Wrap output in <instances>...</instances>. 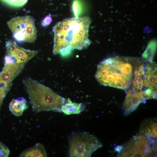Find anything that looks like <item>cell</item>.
<instances>
[{"label":"cell","instance_id":"52a82bcc","mask_svg":"<svg viewBox=\"0 0 157 157\" xmlns=\"http://www.w3.org/2000/svg\"><path fill=\"white\" fill-rule=\"evenodd\" d=\"M6 55L10 56L18 62L26 64L35 56L38 53L37 51L25 49L17 45L16 42L8 40L6 42Z\"/></svg>","mask_w":157,"mask_h":157},{"label":"cell","instance_id":"7c38bea8","mask_svg":"<svg viewBox=\"0 0 157 157\" xmlns=\"http://www.w3.org/2000/svg\"><path fill=\"white\" fill-rule=\"evenodd\" d=\"M47 154L44 146L41 144L37 143L31 147L23 151L20 154V157H47Z\"/></svg>","mask_w":157,"mask_h":157},{"label":"cell","instance_id":"5bb4252c","mask_svg":"<svg viewBox=\"0 0 157 157\" xmlns=\"http://www.w3.org/2000/svg\"><path fill=\"white\" fill-rule=\"evenodd\" d=\"M6 4L15 7L23 6L27 1L28 0H1Z\"/></svg>","mask_w":157,"mask_h":157},{"label":"cell","instance_id":"2e32d148","mask_svg":"<svg viewBox=\"0 0 157 157\" xmlns=\"http://www.w3.org/2000/svg\"><path fill=\"white\" fill-rule=\"evenodd\" d=\"M8 92L4 88L0 86V109L4 98Z\"/></svg>","mask_w":157,"mask_h":157},{"label":"cell","instance_id":"d6986e66","mask_svg":"<svg viewBox=\"0 0 157 157\" xmlns=\"http://www.w3.org/2000/svg\"><path fill=\"white\" fill-rule=\"evenodd\" d=\"M123 148V146L121 145H118L115 148V150L119 153L122 150Z\"/></svg>","mask_w":157,"mask_h":157},{"label":"cell","instance_id":"7a4b0ae2","mask_svg":"<svg viewBox=\"0 0 157 157\" xmlns=\"http://www.w3.org/2000/svg\"><path fill=\"white\" fill-rule=\"evenodd\" d=\"M133 70V58H109L98 65L95 77L101 85L127 90L131 86Z\"/></svg>","mask_w":157,"mask_h":157},{"label":"cell","instance_id":"4fadbf2b","mask_svg":"<svg viewBox=\"0 0 157 157\" xmlns=\"http://www.w3.org/2000/svg\"><path fill=\"white\" fill-rule=\"evenodd\" d=\"M147 121L142 126L140 131L147 138H156L157 123L154 121Z\"/></svg>","mask_w":157,"mask_h":157},{"label":"cell","instance_id":"e0dca14e","mask_svg":"<svg viewBox=\"0 0 157 157\" xmlns=\"http://www.w3.org/2000/svg\"><path fill=\"white\" fill-rule=\"evenodd\" d=\"M52 20L51 17L49 16H47L44 18L43 20L42 24L43 26H46L49 25Z\"/></svg>","mask_w":157,"mask_h":157},{"label":"cell","instance_id":"ac0fdd59","mask_svg":"<svg viewBox=\"0 0 157 157\" xmlns=\"http://www.w3.org/2000/svg\"><path fill=\"white\" fill-rule=\"evenodd\" d=\"M73 8L75 15H77V13L79 12L80 8L78 3L76 1H74L73 2Z\"/></svg>","mask_w":157,"mask_h":157},{"label":"cell","instance_id":"30bf717a","mask_svg":"<svg viewBox=\"0 0 157 157\" xmlns=\"http://www.w3.org/2000/svg\"><path fill=\"white\" fill-rule=\"evenodd\" d=\"M26 103V100L23 97L13 99L9 104L10 110L14 115L20 116L28 107Z\"/></svg>","mask_w":157,"mask_h":157},{"label":"cell","instance_id":"8992f818","mask_svg":"<svg viewBox=\"0 0 157 157\" xmlns=\"http://www.w3.org/2000/svg\"><path fill=\"white\" fill-rule=\"evenodd\" d=\"M156 140H149L142 134L136 136L123 147L119 153L124 157H145L151 156V152L156 151Z\"/></svg>","mask_w":157,"mask_h":157},{"label":"cell","instance_id":"9a60e30c","mask_svg":"<svg viewBox=\"0 0 157 157\" xmlns=\"http://www.w3.org/2000/svg\"><path fill=\"white\" fill-rule=\"evenodd\" d=\"M10 153L8 148L0 142V157H7Z\"/></svg>","mask_w":157,"mask_h":157},{"label":"cell","instance_id":"8fae6325","mask_svg":"<svg viewBox=\"0 0 157 157\" xmlns=\"http://www.w3.org/2000/svg\"><path fill=\"white\" fill-rule=\"evenodd\" d=\"M85 106L83 103H73L69 98L61 107L62 112L67 115L78 114L83 111Z\"/></svg>","mask_w":157,"mask_h":157},{"label":"cell","instance_id":"3957f363","mask_svg":"<svg viewBox=\"0 0 157 157\" xmlns=\"http://www.w3.org/2000/svg\"><path fill=\"white\" fill-rule=\"evenodd\" d=\"M33 110L36 113L53 111L61 112V107L67 101L51 89L30 77L23 80Z\"/></svg>","mask_w":157,"mask_h":157},{"label":"cell","instance_id":"ba28073f","mask_svg":"<svg viewBox=\"0 0 157 157\" xmlns=\"http://www.w3.org/2000/svg\"><path fill=\"white\" fill-rule=\"evenodd\" d=\"M0 73V82L11 86L13 80L20 73L25 64L13 60L4 61Z\"/></svg>","mask_w":157,"mask_h":157},{"label":"cell","instance_id":"9c48e42d","mask_svg":"<svg viewBox=\"0 0 157 157\" xmlns=\"http://www.w3.org/2000/svg\"><path fill=\"white\" fill-rule=\"evenodd\" d=\"M140 96L139 92L133 90H129L123 104L124 114L128 115L136 109L142 102H144Z\"/></svg>","mask_w":157,"mask_h":157},{"label":"cell","instance_id":"5b68a950","mask_svg":"<svg viewBox=\"0 0 157 157\" xmlns=\"http://www.w3.org/2000/svg\"><path fill=\"white\" fill-rule=\"evenodd\" d=\"M35 19L31 16H18L7 22L15 39L19 42H33L37 37Z\"/></svg>","mask_w":157,"mask_h":157},{"label":"cell","instance_id":"277c9868","mask_svg":"<svg viewBox=\"0 0 157 157\" xmlns=\"http://www.w3.org/2000/svg\"><path fill=\"white\" fill-rule=\"evenodd\" d=\"M69 156L90 157L102 144L93 135L86 132H72L68 137Z\"/></svg>","mask_w":157,"mask_h":157},{"label":"cell","instance_id":"6da1fadb","mask_svg":"<svg viewBox=\"0 0 157 157\" xmlns=\"http://www.w3.org/2000/svg\"><path fill=\"white\" fill-rule=\"evenodd\" d=\"M90 22V17L86 16L67 19L57 23L53 28L54 54L87 48L90 44L88 38Z\"/></svg>","mask_w":157,"mask_h":157}]
</instances>
